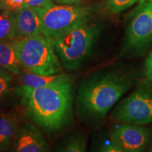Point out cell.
Wrapping results in <instances>:
<instances>
[{
	"instance_id": "obj_1",
	"label": "cell",
	"mask_w": 152,
	"mask_h": 152,
	"mask_svg": "<svg viewBox=\"0 0 152 152\" xmlns=\"http://www.w3.org/2000/svg\"><path fill=\"white\" fill-rule=\"evenodd\" d=\"M136 80L135 72L125 68H111L90 74L76 90V114L88 125H96Z\"/></svg>"
},
{
	"instance_id": "obj_2",
	"label": "cell",
	"mask_w": 152,
	"mask_h": 152,
	"mask_svg": "<svg viewBox=\"0 0 152 152\" xmlns=\"http://www.w3.org/2000/svg\"><path fill=\"white\" fill-rule=\"evenodd\" d=\"M74 79L33 88L21 87V104L31 122L48 134L60 133L71 124L75 105Z\"/></svg>"
},
{
	"instance_id": "obj_3",
	"label": "cell",
	"mask_w": 152,
	"mask_h": 152,
	"mask_svg": "<svg viewBox=\"0 0 152 152\" xmlns=\"http://www.w3.org/2000/svg\"><path fill=\"white\" fill-rule=\"evenodd\" d=\"M101 30L100 24L91 18L49 39L63 68L68 71L79 70L93 52Z\"/></svg>"
},
{
	"instance_id": "obj_4",
	"label": "cell",
	"mask_w": 152,
	"mask_h": 152,
	"mask_svg": "<svg viewBox=\"0 0 152 152\" xmlns=\"http://www.w3.org/2000/svg\"><path fill=\"white\" fill-rule=\"evenodd\" d=\"M21 68L29 73L52 75L62 73L63 66L52 42L43 34L14 39Z\"/></svg>"
},
{
	"instance_id": "obj_5",
	"label": "cell",
	"mask_w": 152,
	"mask_h": 152,
	"mask_svg": "<svg viewBox=\"0 0 152 152\" xmlns=\"http://www.w3.org/2000/svg\"><path fill=\"white\" fill-rule=\"evenodd\" d=\"M116 123L147 125L152 123V85L144 80L111 113Z\"/></svg>"
},
{
	"instance_id": "obj_6",
	"label": "cell",
	"mask_w": 152,
	"mask_h": 152,
	"mask_svg": "<svg viewBox=\"0 0 152 152\" xmlns=\"http://www.w3.org/2000/svg\"><path fill=\"white\" fill-rule=\"evenodd\" d=\"M42 23V34L52 39L74 25L92 18L93 10L86 5L54 4L45 9H35Z\"/></svg>"
},
{
	"instance_id": "obj_7",
	"label": "cell",
	"mask_w": 152,
	"mask_h": 152,
	"mask_svg": "<svg viewBox=\"0 0 152 152\" xmlns=\"http://www.w3.org/2000/svg\"><path fill=\"white\" fill-rule=\"evenodd\" d=\"M126 48L142 52L152 45V4L137 7L128 23L125 37Z\"/></svg>"
},
{
	"instance_id": "obj_8",
	"label": "cell",
	"mask_w": 152,
	"mask_h": 152,
	"mask_svg": "<svg viewBox=\"0 0 152 152\" xmlns=\"http://www.w3.org/2000/svg\"><path fill=\"white\" fill-rule=\"evenodd\" d=\"M110 139L126 152H144L152 142V129L144 125L117 123Z\"/></svg>"
},
{
	"instance_id": "obj_9",
	"label": "cell",
	"mask_w": 152,
	"mask_h": 152,
	"mask_svg": "<svg viewBox=\"0 0 152 152\" xmlns=\"http://www.w3.org/2000/svg\"><path fill=\"white\" fill-rule=\"evenodd\" d=\"M11 152H51L43 132L33 123H22L11 148Z\"/></svg>"
},
{
	"instance_id": "obj_10",
	"label": "cell",
	"mask_w": 152,
	"mask_h": 152,
	"mask_svg": "<svg viewBox=\"0 0 152 152\" xmlns=\"http://www.w3.org/2000/svg\"><path fill=\"white\" fill-rule=\"evenodd\" d=\"M16 37L20 39L37 34H42V23L35 9L24 7L14 13Z\"/></svg>"
},
{
	"instance_id": "obj_11",
	"label": "cell",
	"mask_w": 152,
	"mask_h": 152,
	"mask_svg": "<svg viewBox=\"0 0 152 152\" xmlns=\"http://www.w3.org/2000/svg\"><path fill=\"white\" fill-rule=\"evenodd\" d=\"M21 123L20 115L17 111L0 112V152H7L11 149Z\"/></svg>"
},
{
	"instance_id": "obj_12",
	"label": "cell",
	"mask_w": 152,
	"mask_h": 152,
	"mask_svg": "<svg viewBox=\"0 0 152 152\" xmlns=\"http://www.w3.org/2000/svg\"><path fill=\"white\" fill-rule=\"evenodd\" d=\"M20 81L22 86H26L33 88H39L64 83L73 79V77L69 74L60 73L52 75H39L26 72L20 73Z\"/></svg>"
},
{
	"instance_id": "obj_13",
	"label": "cell",
	"mask_w": 152,
	"mask_h": 152,
	"mask_svg": "<svg viewBox=\"0 0 152 152\" xmlns=\"http://www.w3.org/2000/svg\"><path fill=\"white\" fill-rule=\"evenodd\" d=\"M0 64L13 75L21 73L14 39L0 42Z\"/></svg>"
},
{
	"instance_id": "obj_14",
	"label": "cell",
	"mask_w": 152,
	"mask_h": 152,
	"mask_svg": "<svg viewBox=\"0 0 152 152\" xmlns=\"http://www.w3.org/2000/svg\"><path fill=\"white\" fill-rule=\"evenodd\" d=\"M87 137L81 132L66 136L57 146L56 152H87Z\"/></svg>"
},
{
	"instance_id": "obj_15",
	"label": "cell",
	"mask_w": 152,
	"mask_h": 152,
	"mask_svg": "<svg viewBox=\"0 0 152 152\" xmlns=\"http://www.w3.org/2000/svg\"><path fill=\"white\" fill-rule=\"evenodd\" d=\"M16 37L14 13L0 11V42L14 39Z\"/></svg>"
},
{
	"instance_id": "obj_16",
	"label": "cell",
	"mask_w": 152,
	"mask_h": 152,
	"mask_svg": "<svg viewBox=\"0 0 152 152\" xmlns=\"http://www.w3.org/2000/svg\"><path fill=\"white\" fill-rule=\"evenodd\" d=\"M140 0H106V9L113 14H118Z\"/></svg>"
},
{
	"instance_id": "obj_17",
	"label": "cell",
	"mask_w": 152,
	"mask_h": 152,
	"mask_svg": "<svg viewBox=\"0 0 152 152\" xmlns=\"http://www.w3.org/2000/svg\"><path fill=\"white\" fill-rule=\"evenodd\" d=\"M54 4H55L53 0H25L24 7L32 9H45L52 7Z\"/></svg>"
},
{
	"instance_id": "obj_18",
	"label": "cell",
	"mask_w": 152,
	"mask_h": 152,
	"mask_svg": "<svg viewBox=\"0 0 152 152\" xmlns=\"http://www.w3.org/2000/svg\"><path fill=\"white\" fill-rule=\"evenodd\" d=\"M11 81L12 80L0 77V102L8 97L12 91Z\"/></svg>"
},
{
	"instance_id": "obj_19",
	"label": "cell",
	"mask_w": 152,
	"mask_h": 152,
	"mask_svg": "<svg viewBox=\"0 0 152 152\" xmlns=\"http://www.w3.org/2000/svg\"><path fill=\"white\" fill-rule=\"evenodd\" d=\"M25 0H5L4 10L16 13L24 7Z\"/></svg>"
},
{
	"instance_id": "obj_20",
	"label": "cell",
	"mask_w": 152,
	"mask_h": 152,
	"mask_svg": "<svg viewBox=\"0 0 152 152\" xmlns=\"http://www.w3.org/2000/svg\"><path fill=\"white\" fill-rule=\"evenodd\" d=\"M98 152H126L125 150L121 149L119 146L115 144L110 139L109 141L104 143L100 149H99Z\"/></svg>"
},
{
	"instance_id": "obj_21",
	"label": "cell",
	"mask_w": 152,
	"mask_h": 152,
	"mask_svg": "<svg viewBox=\"0 0 152 152\" xmlns=\"http://www.w3.org/2000/svg\"><path fill=\"white\" fill-rule=\"evenodd\" d=\"M144 75L147 80L152 85V52L147 56L145 61Z\"/></svg>"
},
{
	"instance_id": "obj_22",
	"label": "cell",
	"mask_w": 152,
	"mask_h": 152,
	"mask_svg": "<svg viewBox=\"0 0 152 152\" xmlns=\"http://www.w3.org/2000/svg\"><path fill=\"white\" fill-rule=\"evenodd\" d=\"M0 77L9 80H13V79H14L13 74H11L10 72L5 69L1 64H0Z\"/></svg>"
},
{
	"instance_id": "obj_23",
	"label": "cell",
	"mask_w": 152,
	"mask_h": 152,
	"mask_svg": "<svg viewBox=\"0 0 152 152\" xmlns=\"http://www.w3.org/2000/svg\"><path fill=\"white\" fill-rule=\"evenodd\" d=\"M54 2L61 4H78L84 0H54Z\"/></svg>"
},
{
	"instance_id": "obj_24",
	"label": "cell",
	"mask_w": 152,
	"mask_h": 152,
	"mask_svg": "<svg viewBox=\"0 0 152 152\" xmlns=\"http://www.w3.org/2000/svg\"><path fill=\"white\" fill-rule=\"evenodd\" d=\"M147 3H151L152 4V0H140L139 1V4L137 7H140V6L144 4Z\"/></svg>"
},
{
	"instance_id": "obj_25",
	"label": "cell",
	"mask_w": 152,
	"mask_h": 152,
	"mask_svg": "<svg viewBox=\"0 0 152 152\" xmlns=\"http://www.w3.org/2000/svg\"><path fill=\"white\" fill-rule=\"evenodd\" d=\"M4 2L5 0H0V8L4 10Z\"/></svg>"
},
{
	"instance_id": "obj_26",
	"label": "cell",
	"mask_w": 152,
	"mask_h": 152,
	"mask_svg": "<svg viewBox=\"0 0 152 152\" xmlns=\"http://www.w3.org/2000/svg\"><path fill=\"white\" fill-rule=\"evenodd\" d=\"M147 152H152V144H151L150 147H149V150H148Z\"/></svg>"
},
{
	"instance_id": "obj_27",
	"label": "cell",
	"mask_w": 152,
	"mask_h": 152,
	"mask_svg": "<svg viewBox=\"0 0 152 152\" xmlns=\"http://www.w3.org/2000/svg\"><path fill=\"white\" fill-rule=\"evenodd\" d=\"M3 11V10H2V9H1V8H0V11Z\"/></svg>"
}]
</instances>
